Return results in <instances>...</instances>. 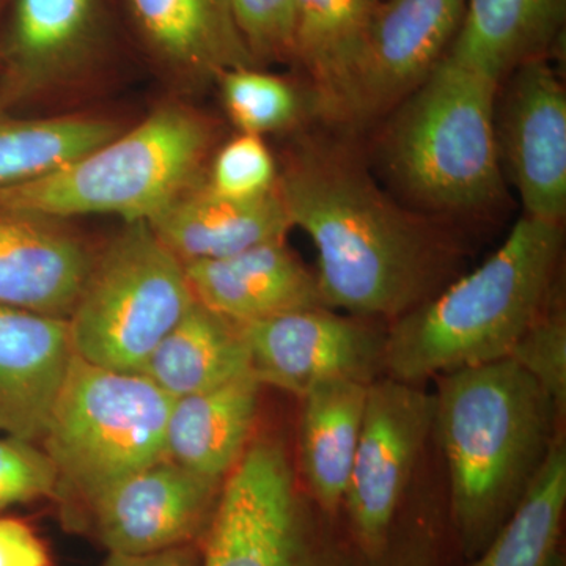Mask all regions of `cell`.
Listing matches in <instances>:
<instances>
[{
  "label": "cell",
  "instance_id": "cell-1",
  "mask_svg": "<svg viewBox=\"0 0 566 566\" xmlns=\"http://www.w3.org/2000/svg\"><path fill=\"white\" fill-rule=\"evenodd\" d=\"M277 189L292 227L315 244L326 307L389 324L452 282L455 245L386 196L344 144H297Z\"/></svg>",
  "mask_w": 566,
  "mask_h": 566
},
{
  "label": "cell",
  "instance_id": "cell-2",
  "mask_svg": "<svg viewBox=\"0 0 566 566\" xmlns=\"http://www.w3.org/2000/svg\"><path fill=\"white\" fill-rule=\"evenodd\" d=\"M434 430L449 472L450 523L468 560L523 501L564 417L512 359L436 379Z\"/></svg>",
  "mask_w": 566,
  "mask_h": 566
},
{
  "label": "cell",
  "instance_id": "cell-3",
  "mask_svg": "<svg viewBox=\"0 0 566 566\" xmlns=\"http://www.w3.org/2000/svg\"><path fill=\"white\" fill-rule=\"evenodd\" d=\"M564 230L523 214L471 273L387 324L386 376L424 385L509 359L558 283Z\"/></svg>",
  "mask_w": 566,
  "mask_h": 566
},
{
  "label": "cell",
  "instance_id": "cell-4",
  "mask_svg": "<svg viewBox=\"0 0 566 566\" xmlns=\"http://www.w3.org/2000/svg\"><path fill=\"white\" fill-rule=\"evenodd\" d=\"M501 84L449 57L392 111L382 161L430 210H485L504 191L495 99Z\"/></svg>",
  "mask_w": 566,
  "mask_h": 566
},
{
  "label": "cell",
  "instance_id": "cell-5",
  "mask_svg": "<svg viewBox=\"0 0 566 566\" xmlns=\"http://www.w3.org/2000/svg\"><path fill=\"white\" fill-rule=\"evenodd\" d=\"M212 139L203 115L169 104L126 134L31 181L0 188V208L44 218L114 214L148 222L202 181Z\"/></svg>",
  "mask_w": 566,
  "mask_h": 566
},
{
  "label": "cell",
  "instance_id": "cell-6",
  "mask_svg": "<svg viewBox=\"0 0 566 566\" xmlns=\"http://www.w3.org/2000/svg\"><path fill=\"white\" fill-rule=\"evenodd\" d=\"M172 398L150 379L74 354L40 447L82 509L115 483L166 458Z\"/></svg>",
  "mask_w": 566,
  "mask_h": 566
},
{
  "label": "cell",
  "instance_id": "cell-7",
  "mask_svg": "<svg viewBox=\"0 0 566 566\" xmlns=\"http://www.w3.org/2000/svg\"><path fill=\"white\" fill-rule=\"evenodd\" d=\"M196 300L185 264L148 222L126 223L95 255L69 318L81 359L137 374Z\"/></svg>",
  "mask_w": 566,
  "mask_h": 566
},
{
  "label": "cell",
  "instance_id": "cell-8",
  "mask_svg": "<svg viewBox=\"0 0 566 566\" xmlns=\"http://www.w3.org/2000/svg\"><path fill=\"white\" fill-rule=\"evenodd\" d=\"M434 392L381 376L368 385L344 510L354 545L382 549L403 513L423 447L434 431Z\"/></svg>",
  "mask_w": 566,
  "mask_h": 566
},
{
  "label": "cell",
  "instance_id": "cell-9",
  "mask_svg": "<svg viewBox=\"0 0 566 566\" xmlns=\"http://www.w3.org/2000/svg\"><path fill=\"white\" fill-rule=\"evenodd\" d=\"M379 324L319 305L240 326L260 385L301 398L326 382L385 376L387 327Z\"/></svg>",
  "mask_w": 566,
  "mask_h": 566
},
{
  "label": "cell",
  "instance_id": "cell-10",
  "mask_svg": "<svg viewBox=\"0 0 566 566\" xmlns=\"http://www.w3.org/2000/svg\"><path fill=\"white\" fill-rule=\"evenodd\" d=\"M222 483L166 457L115 483L82 510L109 553H159L191 545L207 531Z\"/></svg>",
  "mask_w": 566,
  "mask_h": 566
},
{
  "label": "cell",
  "instance_id": "cell-11",
  "mask_svg": "<svg viewBox=\"0 0 566 566\" xmlns=\"http://www.w3.org/2000/svg\"><path fill=\"white\" fill-rule=\"evenodd\" d=\"M107 40L104 0H13L0 41V111L73 81Z\"/></svg>",
  "mask_w": 566,
  "mask_h": 566
},
{
  "label": "cell",
  "instance_id": "cell-12",
  "mask_svg": "<svg viewBox=\"0 0 566 566\" xmlns=\"http://www.w3.org/2000/svg\"><path fill=\"white\" fill-rule=\"evenodd\" d=\"M505 81L499 151L524 214L564 223L566 214V91L547 57L517 66Z\"/></svg>",
  "mask_w": 566,
  "mask_h": 566
},
{
  "label": "cell",
  "instance_id": "cell-13",
  "mask_svg": "<svg viewBox=\"0 0 566 566\" xmlns=\"http://www.w3.org/2000/svg\"><path fill=\"white\" fill-rule=\"evenodd\" d=\"M465 0H379L354 95L353 122L392 112L444 57Z\"/></svg>",
  "mask_w": 566,
  "mask_h": 566
},
{
  "label": "cell",
  "instance_id": "cell-14",
  "mask_svg": "<svg viewBox=\"0 0 566 566\" xmlns=\"http://www.w3.org/2000/svg\"><path fill=\"white\" fill-rule=\"evenodd\" d=\"M93 260L59 219L0 208V305L69 319Z\"/></svg>",
  "mask_w": 566,
  "mask_h": 566
},
{
  "label": "cell",
  "instance_id": "cell-15",
  "mask_svg": "<svg viewBox=\"0 0 566 566\" xmlns=\"http://www.w3.org/2000/svg\"><path fill=\"white\" fill-rule=\"evenodd\" d=\"M74 352L69 319L0 305V431L40 444Z\"/></svg>",
  "mask_w": 566,
  "mask_h": 566
},
{
  "label": "cell",
  "instance_id": "cell-16",
  "mask_svg": "<svg viewBox=\"0 0 566 566\" xmlns=\"http://www.w3.org/2000/svg\"><path fill=\"white\" fill-rule=\"evenodd\" d=\"M193 300L234 323L319 307L318 281L285 240L266 241L226 259L185 264Z\"/></svg>",
  "mask_w": 566,
  "mask_h": 566
},
{
  "label": "cell",
  "instance_id": "cell-17",
  "mask_svg": "<svg viewBox=\"0 0 566 566\" xmlns=\"http://www.w3.org/2000/svg\"><path fill=\"white\" fill-rule=\"evenodd\" d=\"M134 31L167 70L189 81H219L227 71L259 66L230 0H125Z\"/></svg>",
  "mask_w": 566,
  "mask_h": 566
},
{
  "label": "cell",
  "instance_id": "cell-18",
  "mask_svg": "<svg viewBox=\"0 0 566 566\" xmlns=\"http://www.w3.org/2000/svg\"><path fill=\"white\" fill-rule=\"evenodd\" d=\"M182 264L226 259L293 229L279 189L255 199L219 196L203 180L180 193L148 221Z\"/></svg>",
  "mask_w": 566,
  "mask_h": 566
},
{
  "label": "cell",
  "instance_id": "cell-19",
  "mask_svg": "<svg viewBox=\"0 0 566 566\" xmlns=\"http://www.w3.org/2000/svg\"><path fill=\"white\" fill-rule=\"evenodd\" d=\"M379 0H294V57L316 112L353 122L354 95Z\"/></svg>",
  "mask_w": 566,
  "mask_h": 566
},
{
  "label": "cell",
  "instance_id": "cell-20",
  "mask_svg": "<svg viewBox=\"0 0 566 566\" xmlns=\"http://www.w3.org/2000/svg\"><path fill=\"white\" fill-rule=\"evenodd\" d=\"M262 387L251 374L175 398L167 420L166 457L188 471L223 482L255 436Z\"/></svg>",
  "mask_w": 566,
  "mask_h": 566
},
{
  "label": "cell",
  "instance_id": "cell-21",
  "mask_svg": "<svg viewBox=\"0 0 566 566\" xmlns=\"http://www.w3.org/2000/svg\"><path fill=\"white\" fill-rule=\"evenodd\" d=\"M565 14L566 0H465L446 57L502 84L523 63L547 57Z\"/></svg>",
  "mask_w": 566,
  "mask_h": 566
},
{
  "label": "cell",
  "instance_id": "cell-22",
  "mask_svg": "<svg viewBox=\"0 0 566 566\" xmlns=\"http://www.w3.org/2000/svg\"><path fill=\"white\" fill-rule=\"evenodd\" d=\"M368 385L333 381L301 397L300 471L327 516L344 506L363 428Z\"/></svg>",
  "mask_w": 566,
  "mask_h": 566
},
{
  "label": "cell",
  "instance_id": "cell-23",
  "mask_svg": "<svg viewBox=\"0 0 566 566\" xmlns=\"http://www.w3.org/2000/svg\"><path fill=\"white\" fill-rule=\"evenodd\" d=\"M137 374L175 400L227 385L252 371L240 324L196 301Z\"/></svg>",
  "mask_w": 566,
  "mask_h": 566
},
{
  "label": "cell",
  "instance_id": "cell-24",
  "mask_svg": "<svg viewBox=\"0 0 566 566\" xmlns=\"http://www.w3.org/2000/svg\"><path fill=\"white\" fill-rule=\"evenodd\" d=\"M566 446L558 434L523 501L469 566H565Z\"/></svg>",
  "mask_w": 566,
  "mask_h": 566
},
{
  "label": "cell",
  "instance_id": "cell-25",
  "mask_svg": "<svg viewBox=\"0 0 566 566\" xmlns=\"http://www.w3.org/2000/svg\"><path fill=\"white\" fill-rule=\"evenodd\" d=\"M117 134L118 125L106 118H21L0 111V188L52 172Z\"/></svg>",
  "mask_w": 566,
  "mask_h": 566
},
{
  "label": "cell",
  "instance_id": "cell-26",
  "mask_svg": "<svg viewBox=\"0 0 566 566\" xmlns=\"http://www.w3.org/2000/svg\"><path fill=\"white\" fill-rule=\"evenodd\" d=\"M218 82L223 107L240 133L263 137L285 132L303 120L308 109L316 112L314 96L259 66L227 71Z\"/></svg>",
  "mask_w": 566,
  "mask_h": 566
},
{
  "label": "cell",
  "instance_id": "cell-27",
  "mask_svg": "<svg viewBox=\"0 0 566 566\" xmlns=\"http://www.w3.org/2000/svg\"><path fill=\"white\" fill-rule=\"evenodd\" d=\"M509 359L515 360L523 370L545 390L565 417L566 411V314L560 283L535 322L517 340Z\"/></svg>",
  "mask_w": 566,
  "mask_h": 566
},
{
  "label": "cell",
  "instance_id": "cell-28",
  "mask_svg": "<svg viewBox=\"0 0 566 566\" xmlns=\"http://www.w3.org/2000/svg\"><path fill=\"white\" fill-rule=\"evenodd\" d=\"M277 180V164L263 137L240 133L214 156L203 182L219 196L255 199L273 192Z\"/></svg>",
  "mask_w": 566,
  "mask_h": 566
},
{
  "label": "cell",
  "instance_id": "cell-29",
  "mask_svg": "<svg viewBox=\"0 0 566 566\" xmlns=\"http://www.w3.org/2000/svg\"><path fill=\"white\" fill-rule=\"evenodd\" d=\"M57 491V471L39 444L13 436L0 438V512Z\"/></svg>",
  "mask_w": 566,
  "mask_h": 566
},
{
  "label": "cell",
  "instance_id": "cell-30",
  "mask_svg": "<svg viewBox=\"0 0 566 566\" xmlns=\"http://www.w3.org/2000/svg\"><path fill=\"white\" fill-rule=\"evenodd\" d=\"M230 3L256 65L293 62L294 0H230Z\"/></svg>",
  "mask_w": 566,
  "mask_h": 566
},
{
  "label": "cell",
  "instance_id": "cell-31",
  "mask_svg": "<svg viewBox=\"0 0 566 566\" xmlns=\"http://www.w3.org/2000/svg\"><path fill=\"white\" fill-rule=\"evenodd\" d=\"M0 566H52L50 549L25 521L0 517Z\"/></svg>",
  "mask_w": 566,
  "mask_h": 566
},
{
  "label": "cell",
  "instance_id": "cell-32",
  "mask_svg": "<svg viewBox=\"0 0 566 566\" xmlns=\"http://www.w3.org/2000/svg\"><path fill=\"white\" fill-rule=\"evenodd\" d=\"M103 566H199V560L196 551L188 545L140 556L109 553Z\"/></svg>",
  "mask_w": 566,
  "mask_h": 566
},
{
  "label": "cell",
  "instance_id": "cell-33",
  "mask_svg": "<svg viewBox=\"0 0 566 566\" xmlns=\"http://www.w3.org/2000/svg\"><path fill=\"white\" fill-rule=\"evenodd\" d=\"M7 0H0V17H2L3 9H6Z\"/></svg>",
  "mask_w": 566,
  "mask_h": 566
}]
</instances>
